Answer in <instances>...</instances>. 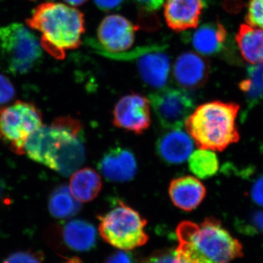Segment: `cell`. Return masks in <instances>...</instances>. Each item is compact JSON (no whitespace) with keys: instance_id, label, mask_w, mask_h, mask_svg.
Wrapping results in <instances>:
<instances>
[{"instance_id":"obj_1","label":"cell","mask_w":263,"mask_h":263,"mask_svg":"<svg viewBox=\"0 0 263 263\" xmlns=\"http://www.w3.org/2000/svg\"><path fill=\"white\" fill-rule=\"evenodd\" d=\"M82 125L77 119L60 117L39 128L29 138L24 155L63 176L73 174L86 158Z\"/></svg>"},{"instance_id":"obj_2","label":"cell","mask_w":263,"mask_h":263,"mask_svg":"<svg viewBox=\"0 0 263 263\" xmlns=\"http://www.w3.org/2000/svg\"><path fill=\"white\" fill-rule=\"evenodd\" d=\"M176 254L185 263H230L243 257L239 240L215 218L200 224L183 221L176 228Z\"/></svg>"},{"instance_id":"obj_3","label":"cell","mask_w":263,"mask_h":263,"mask_svg":"<svg viewBox=\"0 0 263 263\" xmlns=\"http://www.w3.org/2000/svg\"><path fill=\"white\" fill-rule=\"evenodd\" d=\"M26 23L41 33L43 49L57 60H63L66 51L80 46L85 31L80 10L53 2L38 5Z\"/></svg>"},{"instance_id":"obj_4","label":"cell","mask_w":263,"mask_h":263,"mask_svg":"<svg viewBox=\"0 0 263 263\" xmlns=\"http://www.w3.org/2000/svg\"><path fill=\"white\" fill-rule=\"evenodd\" d=\"M239 109V105L235 103L202 104L186 119V131L199 148L222 152L239 141L236 126Z\"/></svg>"},{"instance_id":"obj_5","label":"cell","mask_w":263,"mask_h":263,"mask_svg":"<svg viewBox=\"0 0 263 263\" xmlns=\"http://www.w3.org/2000/svg\"><path fill=\"white\" fill-rule=\"evenodd\" d=\"M100 236L119 250L132 251L146 245L147 221L121 200L103 215L98 216Z\"/></svg>"},{"instance_id":"obj_6","label":"cell","mask_w":263,"mask_h":263,"mask_svg":"<svg viewBox=\"0 0 263 263\" xmlns=\"http://www.w3.org/2000/svg\"><path fill=\"white\" fill-rule=\"evenodd\" d=\"M36 34L23 24L0 27V57L7 71L25 75L41 63L43 53Z\"/></svg>"},{"instance_id":"obj_7","label":"cell","mask_w":263,"mask_h":263,"mask_svg":"<svg viewBox=\"0 0 263 263\" xmlns=\"http://www.w3.org/2000/svg\"><path fill=\"white\" fill-rule=\"evenodd\" d=\"M43 125L42 114L34 104L17 101L0 109V140L17 155H24L29 138Z\"/></svg>"},{"instance_id":"obj_8","label":"cell","mask_w":263,"mask_h":263,"mask_svg":"<svg viewBox=\"0 0 263 263\" xmlns=\"http://www.w3.org/2000/svg\"><path fill=\"white\" fill-rule=\"evenodd\" d=\"M91 47L98 53L108 58L122 61H136L142 80L148 86L162 89L168 81L171 62L165 52V46L152 45L137 48L129 53H109L102 50L95 41H91Z\"/></svg>"},{"instance_id":"obj_9","label":"cell","mask_w":263,"mask_h":263,"mask_svg":"<svg viewBox=\"0 0 263 263\" xmlns=\"http://www.w3.org/2000/svg\"><path fill=\"white\" fill-rule=\"evenodd\" d=\"M149 102L159 122L165 129L183 127L194 109L187 91L176 88H162L150 95Z\"/></svg>"},{"instance_id":"obj_10","label":"cell","mask_w":263,"mask_h":263,"mask_svg":"<svg viewBox=\"0 0 263 263\" xmlns=\"http://www.w3.org/2000/svg\"><path fill=\"white\" fill-rule=\"evenodd\" d=\"M113 122L118 128L142 134L151 124L149 100L138 94L123 97L114 107Z\"/></svg>"},{"instance_id":"obj_11","label":"cell","mask_w":263,"mask_h":263,"mask_svg":"<svg viewBox=\"0 0 263 263\" xmlns=\"http://www.w3.org/2000/svg\"><path fill=\"white\" fill-rule=\"evenodd\" d=\"M138 27L119 15H110L102 21L98 29L100 46L109 53H122L130 48L134 43Z\"/></svg>"},{"instance_id":"obj_12","label":"cell","mask_w":263,"mask_h":263,"mask_svg":"<svg viewBox=\"0 0 263 263\" xmlns=\"http://www.w3.org/2000/svg\"><path fill=\"white\" fill-rule=\"evenodd\" d=\"M210 74V63L194 52H185L175 62L174 75L176 82L187 89L201 87Z\"/></svg>"},{"instance_id":"obj_13","label":"cell","mask_w":263,"mask_h":263,"mask_svg":"<svg viewBox=\"0 0 263 263\" xmlns=\"http://www.w3.org/2000/svg\"><path fill=\"white\" fill-rule=\"evenodd\" d=\"M98 168L108 181L126 182L134 179L138 166L133 152L122 147H116L103 156Z\"/></svg>"},{"instance_id":"obj_14","label":"cell","mask_w":263,"mask_h":263,"mask_svg":"<svg viewBox=\"0 0 263 263\" xmlns=\"http://www.w3.org/2000/svg\"><path fill=\"white\" fill-rule=\"evenodd\" d=\"M204 7V0H165L166 22L176 32L196 28Z\"/></svg>"},{"instance_id":"obj_15","label":"cell","mask_w":263,"mask_h":263,"mask_svg":"<svg viewBox=\"0 0 263 263\" xmlns=\"http://www.w3.org/2000/svg\"><path fill=\"white\" fill-rule=\"evenodd\" d=\"M206 195V189L193 176H185L171 181L169 195L175 206L185 212L196 209Z\"/></svg>"},{"instance_id":"obj_16","label":"cell","mask_w":263,"mask_h":263,"mask_svg":"<svg viewBox=\"0 0 263 263\" xmlns=\"http://www.w3.org/2000/svg\"><path fill=\"white\" fill-rule=\"evenodd\" d=\"M194 148L193 140L180 129H171L159 138L157 152L165 163L179 164L187 160Z\"/></svg>"},{"instance_id":"obj_17","label":"cell","mask_w":263,"mask_h":263,"mask_svg":"<svg viewBox=\"0 0 263 263\" xmlns=\"http://www.w3.org/2000/svg\"><path fill=\"white\" fill-rule=\"evenodd\" d=\"M61 237L64 245L72 252H86L96 245L98 233L91 223L73 219L62 228Z\"/></svg>"},{"instance_id":"obj_18","label":"cell","mask_w":263,"mask_h":263,"mask_svg":"<svg viewBox=\"0 0 263 263\" xmlns=\"http://www.w3.org/2000/svg\"><path fill=\"white\" fill-rule=\"evenodd\" d=\"M227 35L226 28L219 22L205 24L193 33L191 42L197 52L210 56L222 50Z\"/></svg>"},{"instance_id":"obj_19","label":"cell","mask_w":263,"mask_h":263,"mask_svg":"<svg viewBox=\"0 0 263 263\" xmlns=\"http://www.w3.org/2000/svg\"><path fill=\"white\" fill-rule=\"evenodd\" d=\"M235 40L246 61L252 65L263 63V29L242 24Z\"/></svg>"},{"instance_id":"obj_20","label":"cell","mask_w":263,"mask_h":263,"mask_svg":"<svg viewBox=\"0 0 263 263\" xmlns=\"http://www.w3.org/2000/svg\"><path fill=\"white\" fill-rule=\"evenodd\" d=\"M70 189L79 201H91L101 191L102 181L100 175L89 167L79 170L71 176Z\"/></svg>"},{"instance_id":"obj_21","label":"cell","mask_w":263,"mask_h":263,"mask_svg":"<svg viewBox=\"0 0 263 263\" xmlns=\"http://www.w3.org/2000/svg\"><path fill=\"white\" fill-rule=\"evenodd\" d=\"M81 209V202L67 185H62L54 190L48 201V210L53 217L58 219L72 217L80 212Z\"/></svg>"},{"instance_id":"obj_22","label":"cell","mask_w":263,"mask_h":263,"mask_svg":"<svg viewBox=\"0 0 263 263\" xmlns=\"http://www.w3.org/2000/svg\"><path fill=\"white\" fill-rule=\"evenodd\" d=\"M219 166L217 156L212 150L200 148L192 154L189 160L190 171L202 179H209L216 175Z\"/></svg>"},{"instance_id":"obj_23","label":"cell","mask_w":263,"mask_h":263,"mask_svg":"<svg viewBox=\"0 0 263 263\" xmlns=\"http://www.w3.org/2000/svg\"><path fill=\"white\" fill-rule=\"evenodd\" d=\"M247 72V79L240 83V91L245 93L252 105L263 103V63L251 66Z\"/></svg>"},{"instance_id":"obj_24","label":"cell","mask_w":263,"mask_h":263,"mask_svg":"<svg viewBox=\"0 0 263 263\" xmlns=\"http://www.w3.org/2000/svg\"><path fill=\"white\" fill-rule=\"evenodd\" d=\"M238 229L247 235H263V211L253 212L246 220L238 222Z\"/></svg>"},{"instance_id":"obj_25","label":"cell","mask_w":263,"mask_h":263,"mask_svg":"<svg viewBox=\"0 0 263 263\" xmlns=\"http://www.w3.org/2000/svg\"><path fill=\"white\" fill-rule=\"evenodd\" d=\"M160 19L154 10L143 9L141 8L138 13V29H141L147 32H155L160 28Z\"/></svg>"},{"instance_id":"obj_26","label":"cell","mask_w":263,"mask_h":263,"mask_svg":"<svg viewBox=\"0 0 263 263\" xmlns=\"http://www.w3.org/2000/svg\"><path fill=\"white\" fill-rule=\"evenodd\" d=\"M246 21L249 25L263 29V0H250Z\"/></svg>"},{"instance_id":"obj_27","label":"cell","mask_w":263,"mask_h":263,"mask_svg":"<svg viewBox=\"0 0 263 263\" xmlns=\"http://www.w3.org/2000/svg\"><path fill=\"white\" fill-rule=\"evenodd\" d=\"M139 263H181L176 255V249H162L156 251Z\"/></svg>"},{"instance_id":"obj_28","label":"cell","mask_w":263,"mask_h":263,"mask_svg":"<svg viewBox=\"0 0 263 263\" xmlns=\"http://www.w3.org/2000/svg\"><path fill=\"white\" fill-rule=\"evenodd\" d=\"M3 263H43V256L37 252H17L10 254Z\"/></svg>"},{"instance_id":"obj_29","label":"cell","mask_w":263,"mask_h":263,"mask_svg":"<svg viewBox=\"0 0 263 263\" xmlns=\"http://www.w3.org/2000/svg\"><path fill=\"white\" fill-rule=\"evenodd\" d=\"M15 95L14 86L11 81L0 74V105L10 102Z\"/></svg>"},{"instance_id":"obj_30","label":"cell","mask_w":263,"mask_h":263,"mask_svg":"<svg viewBox=\"0 0 263 263\" xmlns=\"http://www.w3.org/2000/svg\"><path fill=\"white\" fill-rule=\"evenodd\" d=\"M249 196L254 203L263 207V174L254 180L249 190Z\"/></svg>"},{"instance_id":"obj_31","label":"cell","mask_w":263,"mask_h":263,"mask_svg":"<svg viewBox=\"0 0 263 263\" xmlns=\"http://www.w3.org/2000/svg\"><path fill=\"white\" fill-rule=\"evenodd\" d=\"M140 262V261H139ZM129 251L119 250L108 257L105 263H139Z\"/></svg>"},{"instance_id":"obj_32","label":"cell","mask_w":263,"mask_h":263,"mask_svg":"<svg viewBox=\"0 0 263 263\" xmlns=\"http://www.w3.org/2000/svg\"><path fill=\"white\" fill-rule=\"evenodd\" d=\"M222 8L227 13L230 14H238L243 8L242 0H224L222 3Z\"/></svg>"},{"instance_id":"obj_33","label":"cell","mask_w":263,"mask_h":263,"mask_svg":"<svg viewBox=\"0 0 263 263\" xmlns=\"http://www.w3.org/2000/svg\"><path fill=\"white\" fill-rule=\"evenodd\" d=\"M124 0H95V3L100 10L108 11L117 9L122 5Z\"/></svg>"},{"instance_id":"obj_34","label":"cell","mask_w":263,"mask_h":263,"mask_svg":"<svg viewBox=\"0 0 263 263\" xmlns=\"http://www.w3.org/2000/svg\"><path fill=\"white\" fill-rule=\"evenodd\" d=\"M143 9L157 10L163 5L165 0H134Z\"/></svg>"},{"instance_id":"obj_35","label":"cell","mask_w":263,"mask_h":263,"mask_svg":"<svg viewBox=\"0 0 263 263\" xmlns=\"http://www.w3.org/2000/svg\"><path fill=\"white\" fill-rule=\"evenodd\" d=\"M64 1L72 6H80L86 3L87 0H64Z\"/></svg>"},{"instance_id":"obj_36","label":"cell","mask_w":263,"mask_h":263,"mask_svg":"<svg viewBox=\"0 0 263 263\" xmlns=\"http://www.w3.org/2000/svg\"><path fill=\"white\" fill-rule=\"evenodd\" d=\"M63 263H84L83 261L81 260V259H79V257H72V258L68 259L65 262Z\"/></svg>"}]
</instances>
